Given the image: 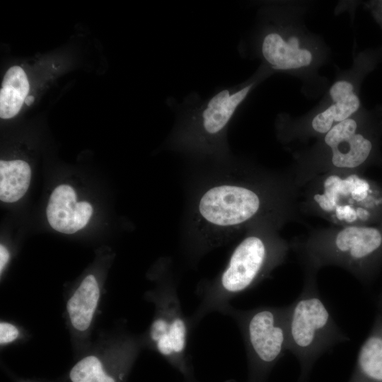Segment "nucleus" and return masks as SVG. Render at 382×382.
I'll return each mask as SVG.
<instances>
[{
    "mask_svg": "<svg viewBox=\"0 0 382 382\" xmlns=\"http://www.w3.org/2000/svg\"><path fill=\"white\" fill-rule=\"evenodd\" d=\"M224 315L232 318L241 330L248 361L247 382H267L273 368L289 352L287 306L248 310L231 306Z\"/></svg>",
    "mask_w": 382,
    "mask_h": 382,
    "instance_id": "nucleus-4",
    "label": "nucleus"
},
{
    "mask_svg": "<svg viewBox=\"0 0 382 382\" xmlns=\"http://www.w3.org/2000/svg\"><path fill=\"white\" fill-rule=\"evenodd\" d=\"M31 170L22 160L0 161V199L14 202L20 199L28 189Z\"/></svg>",
    "mask_w": 382,
    "mask_h": 382,
    "instance_id": "nucleus-16",
    "label": "nucleus"
},
{
    "mask_svg": "<svg viewBox=\"0 0 382 382\" xmlns=\"http://www.w3.org/2000/svg\"><path fill=\"white\" fill-rule=\"evenodd\" d=\"M255 83L253 80L223 88L207 99L189 95L180 105L178 143L204 152L223 146L230 122Z\"/></svg>",
    "mask_w": 382,
    "mask_h": 382,
    "instance_id": "nucleus-3",
    "label": "nucleus"
},
{
    "mask_svg": "<svg viewBox=\"0 0 382 382\" xmlns=\"http://www.w3.org/2000/svg\"><path fill=\"white\" fill-rule=\"evenodd\" d=\"M144 345L141 335L126 330L104 332L57 382H127Z\"/></svg>",
    "mask_w": 382,
    "mask_h": 382,
    "instance_id": "nucleus-6",
    "label": "nucleus"
},
{
    "mask_svg": "<svg viewBox=\"0 0 382 382\" xmlns=\"http://www.w3.org/2000/svg\"><path fill=\"white\" fill-rule=\"evenodd\" d=\"M306 279L299 296L288 307L289 352L300 366L299 382H306L316 361L349 338L337 325L322 299L314 279Z\"/></svg>",
    "mask_w": 382,
    "mask_h": 382,
    "instance_id": "nucleus-2",
    "label": "nucleus"
},
{
    "mask_svg": "<svg viewBox=\"0 0 382 382\" xmlns=\"http://www.w3.org/2000/svg\"><path fill=\"white\" fill-rule=\"evenodd\" d=\"M348 382H382V308L359 349Z\"/></svg>",
    "mask_w": 382,
    "mask_h": 382,
    "instance_id": "nucleus-14",
    "label": "nucleus"
},
{
    "mask_svg": "<svg viewBox=\"0 0 382 382\" xmlns=\"http://www.w3.org/2000/svg\"><path fill=\"white\" fill-rule=\"evenodd\" d=\"M144 298L154 307L151 323L141 334L144 348L159 354L184 379L195 377L187 350L192 326L183 313L176 284L170 279L161 278L145 292Z\"/></svg>",
    "mask_w": 382,
    "mask_h": 382,
    "instance_id": "nucleus-5",
    "label": "nucleus"
},
{
    "mask_svg": "<svg viewBox=\"0 0 382 382\" xmlns=\"http://www.w3.org/2000/svg\"><path fill=\"white\" fill-rule=\"evenodd\" d=\"M8 373H9V375L11 376V378H12L13 382H48L37 378L18 376L16 375H14L11 372H8Z\"/></svg>",
    "mask_w": 382,
    "mask_h": 382,
    "instance_id": "nucleus-19",
    "label": "nucleus"
},
{
    "mask_svg": "<svg viewBox=\"0 0 382 382\" xmlns=\"http://www.w3.org/2000/svg\"><path fill=\"white\" fill-rule=\"evenodd\" d=\"M260 52L268 65L275 70L300 69L309 66L313 60L311 52L301 48L296 36L286 40L275 29H269L262 35Z\"/></svg>",
    "mask_w": 382,
    "mask_h": 382,
    "instance_id": "nucleus-12",
    "label": "nucleus"
},
{
    "mask_svg": "<svg viewBox=\"0 0 382 382\" xmlns=\"http://www.w3.org/2000/svg\"><path fill=\"white\" fill-rule=\"evenodd\" d=\"M315 200L324 212L333 213L346 224L382 221V192L369 180L351 175H333L324 181L323 191Z\"/></svg>",
    "mask_w": 382,
    "mask_h": 382,
    "instance_id": "nucleus-8",
    "label": "nucleus"
},
{
    "mask_svg": "<svg viewBox=\"0 0 382 382\" xmlns=\"http://www.w3.org/2000/svg\"><path fill=\"white\" fill-rule=\"evenodd\" d=\"M93 213L87 202H76L74 190L68 185L57 186L50 195L47 216L50 226L56 231L71 234L83 228Z\"/></svg>",
    "mask_w": 382,
    "mask_h": 382,
    "instance_id": "nucleus-11",
    "label": "nucleus"
},
{
    "mask_svg": "<svg viewBox=\"0 0 382 382\" xmlns=\"http://www.w3.org/2000/svg\"><path fill=\"white\" fill-rule=\"evenodd\" d=\"M183 382H198L195 377H193V378H187V379H184ZM225 382H231V381H226Z\"/></svg>",
    "mask_w": 382,
    "mask_h": 382,
    "instance_id": "nucleus-21",
    "label": "nucleus"
},
{
    "mask_svg": "<svg viewBox=\"0 0 382 382\" xmlns=\"http://www.w3.org/2000/svg\"><path fill=\"white\" fill-rule=\"evenodd\" d=\"M29 92V82L23 69L11 66L4 75L0 91V117L9 119L22 108Z\"/></svg>",
    "mask_w": 382,
    "mask_h": 382,
    "instance_id": "nucleus-15",
    "label": "nucleus"
},
{
    "mask_svg": "<svg viewBox=\"0 0 382 382\" xmlns=\"http://www.w3.org/2000/svg\"><path fill=\"white\" fill-rule=\"evenodd\" d=\"M34 97L33 96H28L26 97L25 100V103L26 105H30L31 103L34 102Z\"/></svg>",
    "mask_w": 382,
    "mask_h": 382,
    "instance_id": "nucleus-20",
    "label": "nucleus"
},
{
    "mask_svg": "<svg viewBox=\"0 0 382 382\" xmlns=\"http://www.w3.org/2000/svg\"><path fill=\"white\" fill-rule=\"evenodd\" d=\"M353 85L347 81H338L330 88L332 103L318 113L312 120V128L318 133L326 134L334 125L353 115L360 106L359 97L354 93Z\"/></svg>",
    "mask_w": 382,
    "mask_h": 382,
    "instance_id": "nucleus-13",
    "label": "nucleus"
},
{
    "mask_svg": "<svg viewBox=\"0 0 382 382\" xmlns=\"http://www.w3.org/2000/svg\"><path fill=\"white\" fill-rule=\"evenodd\" d=\"M259 195L244 186L224 184L214 186L200 197L198 213L207 224L231 228L252 219L260 207Z\"/></svg>",
    "mask_w": 382,
    "mask_h": 382,
    "instance_id": "nucleus-9",
    "label": "nucleus"
},
{
    "mask_svg": "<svg viewBox=\"0 0 382 382\" xmlns=\"http://www.w3.org/2000/svg\"><path fill=\"white\" fill-rule=\"evenodd\" d=\"M10 260V253L3 244L0 245V274L2 275Z\"/></svg>",
    "mask_w": 382,
    "mask_h": 382,
    "instance_id": "nucleus-18",
    "label": "nucleus"
},
{
    "mask_svg": "<svg viewBox=\"0 0 382 382\" xmlns=\"http://www.w3.org/2000/svg\"><path fill=\"white\" fill-rule=\"evenodd\" d=\"M24 329L13 322L1 320L0 322V346L1 348L13 345L25 339Z\"/></svg>",
    "mask_w": 382,
    "mask_h": 382,
    "instance_id": "nucleus-17",
    "label": "nucleus"
},
{
    "mask_svg": "<svg viewBox=\"0 0 382 382\" xmlns=\"http://www.w3.org/2000/svg\"><path fill=\"white\" fill-rule=\"evenodd\" d=\"M308 255L316 265L337 264L367 281L382 262V221L347 226L329 241L309 246Z\"/></svg>",
    "mask_w": 382,
    "mask_h": 382,
    "instance_id": "nucleus-7",
    "label": "nucleus"
},
{
    "mask_svg": "<svg viewBox=\"0 0 382 382\" xmlns=\"http://www.w3.org/2000/svg\"><path fill=\"white\" fill-rule=\"evenodd\" d=\"M284 248L262 236L250 235L242 240L232 252L224 270L211 281L197 289L199 303L189 317L192 329L208 314L224 315L230 301L253 288L283 259Z\"/></svg>",
    "mask_w": 382,
    "mask_h": 382,
    "instance_id": "nucleus-1",
    "label": "nucleus"
},
{
    "mask_svg": "<svg viewBox=\"0 0 382 382\" xmlns=\"http://www.w3.org/2000/svg\"><path fill=\"white\" fill-rule=\"evenodd\" d=\"M357 124L348 118L334 125L325 136L330 148L332 164L337 168H354L369 158L373 144L363 134L357 132Z\"/></svg>",
    "mask_w": 382,
    "mask_h": 382,
    "instance_id": "nucleus-10",
    "label": "nucleus"
}]
</instances>
